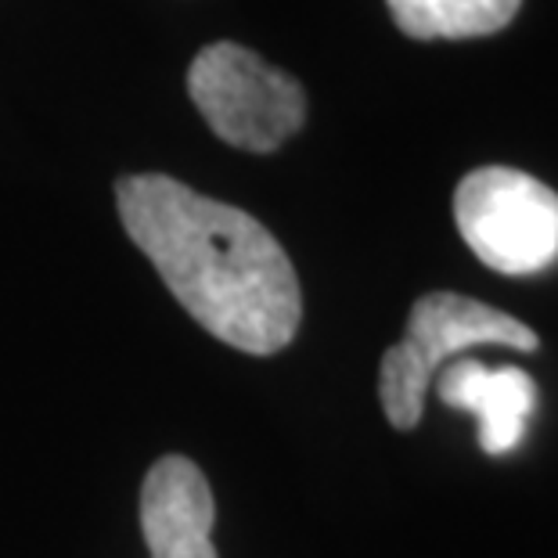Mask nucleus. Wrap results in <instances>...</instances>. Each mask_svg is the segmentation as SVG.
<instances>
[{
	"label": "nucleus",
	"instance_id": "nucleus-6",
	"mask_svg": "<svg viewBox=\"0 0 558 558\" xmlns=\"http://www.w3.org/2000/svg\"><path fill=\"white\" fill-rule=\"evenodd\" d=\"M436 393L447 408L476 414L480 447L490 458L512 454L537 411V383L515 364L486 367L476 357H458L439 367Z\"/></svg>",
	"mask_w": 558,
	"mask_h": 558
},
{
	"label": "nucleus",
	"instance_id": "nucleus-5",
	"mask_svg": "<svg viewBox=\"0 0 558 558\" xmlns=\"http://www.w3.org/2000/svg\"><path fill=\"white\" fill-rule=\"evenodd\" d=\"M213 519L217 505L195 461L166 454L148 469L141 486V530L151 558H217Z\"/></svg>",
	"mask_w": 558,
	"mask_h": 558
},
{
	"label": "nucleus",
	"instance_id": "nucleus-7",
	"mask_svg": "<svg viewBox=\"0 0 558 558\" xmlns=\"http://www.w3.org/2000/svg\"><path fill=\"white\" fill-rule=\"evenodd\" d=\"M386 8L411 40H472L501 33L522 0H386Z\"/></svg>",
	"mask_w": 558,
	"mask_h": 558
},
{
	"label": "nucleus",
	"instance_id": "nucleus-1",
	"mask_svg": "<svg viewBox=\"0 0 558 558\" xmlns=\"http://www.w3.org/2000/svg\"><path fill=\"white\" fill-rule=\"evenodd\" d=\"M116 202L134 245L213 339L253 357H270L295 339L300 278L256 217L162 173L123 177Z\"/></svg>",
	"mask_w": 558,
	"mask_h": 558
},
{
	"label": "nucleus",
	"instance_id": "nucleus-4",
	"mask_svg": "<svg viewBox=\"0 0 558 558\" xmlns=\"http://www.w3.org/2000/svg\"><path fill=\"white\" fill-rule=\"evenodd\" d=\"M454 223L497 275L530 278L558 259V192L512 166L472 170L454 192Z\"/></svg>",
	"mask_w": 558,
	"mask_h": 558
},
{
	"label": "nucleus",
	"instance_id": "nucleus-3",
	"mask_svg": "<svg viewBox=\"0 0 558 558\" xmlns=\"http://www.w3.org/2000/svg\"><path fill=\"white\" fill-rule=\"evenodd\" d=\"M187 94L213 134L259 156L278 151L306 120L300 83L231 40L209 44L195 54L187 69Z\"/></svg>",
	"mask_w": 558,
	"mask_h": 558
},
{
	"label": "nucleus",
	"instance_id": "nucleus-2",
	"mask_svg": "<svg viewBox=\"0 0 558 558\" xmlns=\"http://www.w3.org/2000/svg\"><path fill=\"white\" fill-rule=\"evenodd\" d=\"M472 347L537 350V331L519 317L494 311L458 292H429L411 306L408 331L386 350L378 372V397L393 429H414L422 422L433 378L450 357Z\"/></svg>",
	"mask_w": 558,
	"mask_h": 558
}]
</instances>
